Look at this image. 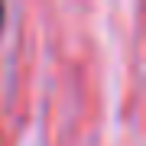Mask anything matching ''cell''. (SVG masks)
I'll return each mask as SVG.
<instances>
[{"mask_svg": "<svg viewBox=\"0 0 146 146\" xmlns=\"http://www.w3.org/2000/svg\"><path fill=\"white\" fill-rule=\"evenodd\" d=\"M0 23H3V3H0Z\"/></svg>", "mask_w": 146, "mask_h": 146, "instance_id": "obj_1", "label": "cell"}]
</instances>
